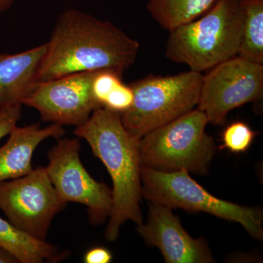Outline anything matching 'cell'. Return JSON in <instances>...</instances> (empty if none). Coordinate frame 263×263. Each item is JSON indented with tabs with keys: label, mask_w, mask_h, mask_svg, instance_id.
<instances>
[{
	"label": "cell",
	"mask_w": 263,
	"mask_h": 263,
	"mask_svg": "<svg viewBox=\"0 0 263 263\" xmlns=\"http://www.w3.org/2000/svg\"><path fill=\"white\" fill-rule=\"evenodd\" d=\"M46 45L35 82L95 71L122 75L140 49L139 43L117 26L75 9L60 15Z\"/></svg>",
	"instance_id": "obj_1"
},
{
	"label": "cell",
	"mask_w": 263,
	"mask_h": 263,
	"mask_svg": "<svg viewBox=\"0 0 263 263\" xmlns=\"http://www.w3.org/2000/svg\"><path fill=\"white\" fill-rule=\"evenodd\" d=\"M74 134L91 147L103 162L113 182L112 209L105 238L115 241L127 221L143 223L140 206L142 196V164L139 140L124 127L120 114L100 107Z\"/></svg>",
	"instance_id": "obj_2"
},
{
	"label": "cell",
	"mask_w": 263,
	"mask_h": 263,
	"mask_svg": "<svg viewBox=\"0 0 263 263\" xmlns=\"http://www.w3.org/2000/svg\"><path fill=\"white\" fill-rule=\"evenodd\" d=\"M243 11L240 0H221L200 18L170 32L165 56L201 72L238 56Z\"/></svg>",
	"instance_id": "obj_3"
},
{
	"label": "cell",
	"mask_w": 263,
	"mask_h": 263,
	"mask_svg": "<svg viewBox=\"0 0 263 263\" xmlns=\"http://www.w3.org/2000/svg\"><path fill=\"white\" fill-rule=\"evenodd\" d=\"M208 124L206 116L196 108L148 132L139 140L142 167L207 174L216 151L214 139L205 132Z\"/></svg>",
	"instance_id": "obj_4"
},
{
	"label": "cell",
	"mask_w": 263,
	"mask_h": 263,
	"mask_svg": "<svg viewBox=\"0 0 263 263\" xmlns=\"http://www.w3.org/2000/svg\"><path fill=\"white\" fill-rule=\"evenodd\" d=\"M202 77L201 72L190 70L175 76H148L133 83V104L120 114L124 127L140 139L196 108Z\"/></svg>",
	"instance_id": "obj_5"
},
{
	"label": "cell",
	"mask_w": 263,
	"mask_h": 263,
	"mask_svg": "<svg viewBox=\"0 0 263 263\" xmlns=\"http://www.w3.org/2000/svg\"><path fill=\"white\" fill-rule=\"evenodd\" d=\"M142 196L156 203L190 212H202L239 223L255 239H263L260 209L238 205L211 195L186 170L165 172L142 167Z\"/></svg>",
	"instance_id": "obj_6"
},
{
	"label": "cell",
	"mask_w": 263,
	"mask_h": 263,
	"mask_svg": "<svg viewBox=\"0 0 263 263\" xmlns=\"http://www.w3.org/2000/svg\"><path fill=\"white\" fill-rule=\"evenodd\" d=\"M48 177L46 167L0 182V209L17 229L46 240L52 221L67 206Z\"/></svg>",
	"instance_id": "obj_7"
},
{
	"label": "cell",
	"mask_w": 263,
	"mask_h": 263,
	"mask_svg": "<svg viewBox=\"0 0 263 263\" xmlns=\"http://www.w3.org/2000/svg\"><path fill=\"white\" fill-rule=\"evenodd\" d=\"M80 149L77 138H60L48 152L46 172L60 198L85 205L90 222L98 226L110 216L112 190L90 176L81 162Z\"/></svg>",
	"instance_id": "obj_8"
},
{
	"label": "cell",
	"mask_w": 263,
	"mask_h": 263,
	"mask_svg": "<svg viewBox=\"0 0 263 263\" xmlns=\"http://www.w3.org/2000/svg\"><path fill=\"white\" fill-rule=\"evenodd\" d=\"M262 91L263 65L235 56L203 76L197 108L205 114L209 123L223 124L230 111L257 101Z\"/></svg>",
	"instance_id": "obj_9"
},
{
	"label": "cell",
	"mask_w": 263,
	"mask_h": 263,
	"mask_svg": "<svg viewBox=\"0 0 263 263\" xmlns=\"http://www.w3.org/2000/svg\"><path fill=\"white\" fill-rule=\"evenodd\" d=\"M97 72H79L35 82L22 104L37 110L44 122L79 127L100 108L92 94Z\"/></svg>",
	"instance_id": "obj_10"
},
{
	"label": "cell",
	"mask_w": 263,
	"mask_h": 263,
	"mask_svg": "<svg viewBox=\"0 0 263 263\" xmlns=\"http://www.w3.org/2000/svg\"><path fill=\"white\" fill-rule=\"evenodd\" d=\"M138 231L148 245L160 249L166 262H215L206 242L190 236L172 209L162 204H151L148 220L138 224Z\"/></svg>",
	"instance_id": "obj_11"
},
{
	"label": "cell",
	"mask_w": 263,
	"mask_h": 263,
	"mask_svg": "<svg viewBox=\"0 0 263 263\" xmlns=\"http://www.w3.org/2000/svg\"><path fill=\"white\" fill-rule=\"evenodd\" d=\"M65 134L63 126L57 124L44 128L40 124L15 126L0 147V182L28 174L33 170V154L41 142L49 138L60 139Z\"/></svg>",
	"instance_id": "obj_12"
},
{
	"label": "cell",
	"mask_w": 263,
	"mask_h": 263,
	"mask_svg": "<svg viewBox=\"0 0 263 263\" xmlns=\"http://www.w3.org/2000/svg\"><path fill=\"white\" fill-rule=\"evenodd\" d=\"M46 43L22 53H0V112L23 105L35 83L36 74L46 52Z\"/></svg>",
	"instance_id": "obj_13"
},
{
	"label": "cell",
	"mask_w": 263,
	"mask_h": 263,
	"mask_svg": "<svg viewBox=\"0 0 263 263\" xmlns=\"http://www.w3.org/2000/svg\"><path fill=\"white\" fill-rule=\"evenodd\" d=\"M0 247L9 251L19 263L57 262L67 258V251L46 240L34 239L0 216Z\"/></svg>",
	"instance_id": "obj_14"
},
{
	"label": "cell",
	"mask_w": 263,
	"mask_h": 263,
	"mask_svg": "<svg viewBox=\"0 0 263 263\" xmlns=\"http://www.w3.org/2000/svg\"><path fill=\"white\" fill-rule=\"evenodd\" d=\"M221 0H148L147 9L161 27L171 32L200 18Z\"/></svg>",
	"instance_id": "obj_15"
},
{
	"label": "cell",
	"mask_w": 263,
	"mask_h": 263,
	"mask_svg": "<svg viewBox=\"0 0 263 263\" xmlns=\"http://www.w3.org/2000/svg\"><path fill=\"white\" fill-rule=\"evenodd\" d=\"M243 11L238 56L263 65V0H240Z\"/></svg>",
	"instance_id": "obj_16"
},
{
	"label": "cell",
	"mask_w": 263,
	"mask_h": 263,
	"mask_svg": "<svg viewBox=\"0 0 263 263\" xmlns=\"http://www.w3.org/2000/svg\"><path fill=\"white\" fill-rule=\"evenodd\" d=\"M256 133L243 122H235L226 127L221 136L222 146L233 153H242L249 149Z\"/></svg>",
	"instance_id": "obj_17"
},
{
	"label": "cell",
	"mask_w": 263,
	"mask_h": 263,
	"mask_svg": "<svg viewBox=\"0 0 263 263\" xmlns=\"http://www.w3.org/2000/svg\"><path fill=\"white\" fill-rule=\"evenodd\" d=\"M122 82V75L114 71L97 72L92 81V94L95 101L103 107L108 95Z\"/></svg>",
	"instance_id": "obj_18"
},
{
	"label": "cell",
	"mask_w": 263,
	"mask_h": 263,
	"mask_svg": "<svg viewBox=\"0 0 263 263\" xmlns=\"http://www.w3.org/2000/svg\"><path fill=\"white\" fill-rule=\"evenodd\" d=\"M133 98L134 94L130 85L127 86L122 82L108 95L103 107L112 111L122 114L130 108Z\"/></svg>",
	"instance_id": "obj_19"
},
{
	"label": "cell",
	"mask_w": 263,
	"mask_h": 263,
	"mask_svg": "<svg viewBox=\"0 0 263 263\" xmlns=\"http://www.w3.org/2000/svg\"><path fill=\"white\" fill-rule=\"evenodd\" d=\"M22 105H13L0 112V140L8 136L22 117Z\"/></svg>",
	"instance_id": "obj_20"
},
{
	"label": "cell",
	"mask_w": 263,
	"mask_h": 263,
	"mask_svg": "<svg viewBox=\"0 0 263 263\" xmlns=\"http://www.w3.org/2000/svg\"><path fill=\"white\" fill-rule=\"evenodd\" d=\"M113 255L105 247H95L88 250L84 254L85 263H109L111 262Z\"/></svg>",
	"instance_id": "obj_21"
},
{
	"label": "cell",
	"mask_w": 263,
	"mask_h": 263,
	"mask_svg": "<svg viewBox=\"0 0 263 263\" xmlns=\"http://www.w3.org/2000/svg\"><path fill=\"white\" fill-rule=\"evenodd\" d=\"M18 259L9 251L0 247V263H18Z\"/></svg>",
	"instance_id": "obj_22"
},
{
	"label": "cell",
	"mask_w": 263,
	"mask_h": 263,
	"mask_svg": "<svg viewBox=\"0 0 263 263\" xmlns=\"http://www.w3.org/2000/svg\"><path fill=\"white\" fill-rule=\"evenodd\" d=\"M15 0H0V13L11 8Z\"/></svg>",
	"instance_id": "obj_23"
}]
</instances>
